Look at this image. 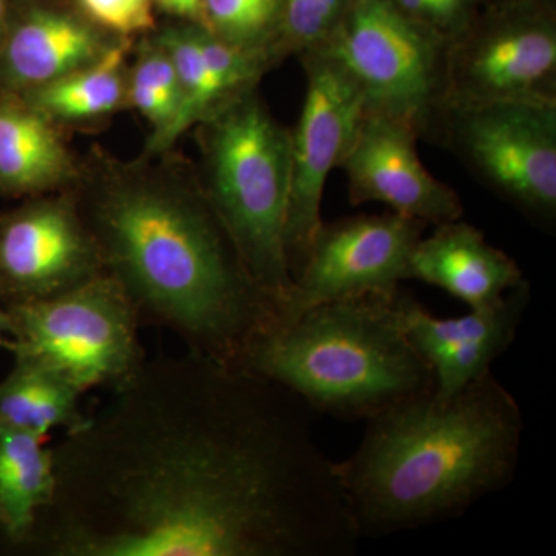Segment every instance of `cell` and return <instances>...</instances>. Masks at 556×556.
Wrapping results in <instances>:
<instances>
[{"mask_svg":"<svg viewBox=\"0 0 556 556\" xmlns=\"http://www.w3.org/2000/svg\"><path fill=\"white\" fill-rule=\"evenodd\" d=\"M515 100L556 101V0H490L450 42L444 105Z\"/></svg>","mask_w":556,"mask_h":556,"instance_id":"obj_9","label":"cell"},{"mask_svg":"<svg viewBox=\"0 0 556 556\" xmlns=\"http://www.w3.org/2000/svg\"><path fill=\"white\" fill-rule=\"evenodd\" d=\"M427 226L391 211L321 222L276 328L324 303L399 291L409 280V258Z\"/></svg>","mask_w":556,"mask_h":556,"instance_id":"obj_10","label":"cell"},{"mask_svg":"<svg viewBox=\"0 0 556 556\" xmlns=\"http://www.w3.org/2000/svg\"><path fill=\"white\" fill-rule=\"evenodd\" d=\"M127 73V108L149 124L142 156H159L181 110V86L169 51L152 33L141 36Z\"/></svg>","mask_w":556,"mask_h":556,"instance_id":"obj_22","label":"cell"},{"mask_svg":"<svg viewBox=\"0 0 556 556\" xmlns=\"http://www.w3.org/2000/svg\"><path fill=\"white\" fill-rule=\"evenodd\" d=\"M409 278L441 288L468 308L489 305L526 280L510 255L463 218L434 226L417 241Z\"/></svg>","mask_w":556,"mask_h":556,"instance_id":"obj_17","label":"cell"},{"mask_svg":"<svg viewBox=\"0 0 556 556\" xmlns=\"http://www.w3.org/2000/svg\"><path fill=\"white\" fill-rule=\"evenodd\" d=\"M450 42L437 28L402 14L391 0H351L320 51L356 80L365 112L404 121L420 138H430L444 105Z\"/></svg>","mask_w":556,"mask_h":556,"instance_id":"obj_7","label":"cell"},{"mask_svg":"<svg viewBox=\"0 0 556 556\" xmlns=\"http://www.w3.org/2000/svg\"><path fill=\"white\" fill-rule=\"evenodd\" d=\"M116 390L54 450L50 554L356 555L334 460L288 388L190 351Z\"/></svg>","mask_w":556,"mask_h":556,"instance_id":"obj_1","label":"cell"},{"mask_svg":"<svg viewBox=\"0 0 556 556\" xmlns=\"http://www.w3.org/2000/svg\"><path fill=\"white\" fill-rule=\"evenodd\" d=\"M489 2H490V0H489Z\"/></svg>","mask_w":556,"mask_h":556,"instance_id":"obj_30","label":"cell"},{"mask_svg":"<svg viewBox=\"0 0 556 556\" xmlns=\"http://www.w3.org/2000/svg\"><path fill=\"white\" fill-rule=\"evenodd\" d=\"M438 10V27L450 40L455 39L475 20L489 0H434Z\"/></svg>","mask_w":556,"mask_h":556,"instance_id":"obj_26","label":"cell"},{"mask_svg":"<svg viewBox=\"0 0 556 556\" xmlns=\"http://www.w3.org/2000/svg\"><path fill=\"white\" fill-rule=\"evenodd\" d=\"M195 127L201 186L249 276L276 306L278 321L292 285L285 241L291 130L274 118L257 89L223 105Z\"/></svg>","mask_w":556,"mask_h":556,"instance_id":"obj_5","label":"cell"},{"mask_svg":"<svg viewBox=\"0 0 556 556\" xmlns=\"http://www.w3.org/2000/svg\"><path fill=\"white\" fill-rule=\"evenodd\" d=\"M10 327L9 309L3 308L2 303H0V339H2L3 336H9Z\"/></svg>","mask_w":556,"mask_h":556,"instance_id":"obj_28","label":"cell"},{"mask_svg":"<svg viewBox=\"0 0 556 556\" xmlns=\"http://www.w3.org/2000/svg\"><path fill=\"white\" fill-rule=\"evenodd\" d=\"M350 5L351 0H283L280 60L324 49L338 31Z\"/></svg>","mask_w":556,"mask_h":556,"instance_id":"obj_24","label":"cell"},{"mask_svg":"<svg viewBox=\"0 0 556 556\" xmlns=\"http://www.w3.org/2000/svg\"><path fill=\"white\" fill-rule=\"evenodd\" d=\"M536 228L556 226V101L444 105L430 135Z\"/></svg>","mask_w":556,"mask_h":556,"instance_id":"obj_8","label":"cell"},{"mask_svg":"<svg viewBox=\"0 0 556 556\" xmlns=\"http://www.w3.org/2000/svg\"><path fill=\"white\" fill-rule=\"evenodd\" d=\"M415 127L404 121L365 112L343 159L348 193L354 206L382 203L394 214L428 226L463 218L459 195L434 178L417 155Z\"/></svg>","mask_w":556,"mask_h":556,"instance_id":"obj_13","label":"cell"},{"mask_svg":"<svg viewBox=\"0 0 556 556\" xmlns=\"http://www.w3.org/2000/svg\"><path fill=\"white\" fill-rule=\"evenodd\" d=\"M54 450L43 438L0 426V527L14 541L33 535L56 492Z\"/></svg>","mask_w":556,"mask_h":556,"instance_id":"obj_20","label":"cell"},{"mask_svg":"<svg viewBox=\"0 0 556 556\" xmlns=\"http://www.w3.org/2000/svg\"><path fill=\"white\" fill-rule=\"evenodd\" d=\"M399 292L314 306L262 336L243 369L288 388L313 413L345 422H367L430 393L433 369L408 339Z\"/></svg>","mask_w":556,"mask_h":556,"instance_id":"obj_4","label":"cell"},{"mask_svg":"<svg viewBox=\"0 0 556 556\" xmlns=\"http://www.w3.org/2000/svg\"><path fill=\"white\" fill-rule=\"evenodd\" d=\"M118 39L72 0H11L0 38V93L47 86L100 60Z\"/></svg>","mask_w":556,"mask_h":556,"instance_id":"obj_15","label":"cell"},{"mask_svg":"<svg viewBox=\"0 0 556 556\" xmlns=\"http://www.w3.org/2000/svg\"><path fill=\"white\" fill-rule=\"evenodd\" d=\"M79 174L64 129L20 94L0 93V192L28 199L61 192Z\"/></svg>","mask_w":556,"mask_h":556,"instance_id":"obj_18","label":"cell"},{"mask_svg":"<svg viewBox=\"0 0 556 556\" xmlns=\"http://www.w3.org/2000/svg\"><path fill=\"white\" fill-rule=\"evenodd\" d=\"M104 269L138 311L179 332L190 350L243 368L277 325L199 177L141 156L97 155L73 186Z\"/></svg>","mask_w":556,"mask_h":556,"instance_id":"obj_2","label":"cell"},{"mask_svg":"<svg viewBox=\"0 0 556 556\" xmlns=\"http://www.w3.org/2000/svg\"><path fill=\"white\" fill-rule=\"evenodd\" d=\"M104 270L73 189L33 197L0 219V288L16 302L60 294Z\"/></svg>","mask_w":556,"mask_h":556,"instance_id":"obj_12","label":"cell"},{"mask_svg":"<svg viewBox=\"0 0 556 556\" xmlns=\"http://www.w3.org/2000/svg\"><path fill=\"white\" fill-rule=\"evenodd\" d=\"M169 51L181 86V110L164 139L160 155L169 152L181 135L199 126L223 105L257 89L274 67L268 60L237 49L206 27L174 21L152 31Z\"/></svg>","mask_w":556,"mask_h":556,"instance_id":"obj_16","label":"cell"},{"mask_svg":"<svg viewBox=\"0 0 556 556\" xmlns=\"http://www.w3.org/2000/svg\"><path fill=\"white\" fill-rule=\"evenodd\" d=\"M156 10L174 21L190 22L204 27L203 0H156Z\"/></svg>","mask_w":556,"mask_h":556,"instance_id":"obj_27","label":"cell"},{"mask_svg":"<svg viewBox=\"0 0 556 556\" xmlns=\"http://www.w3.org/2000/svg\"><path fill=\"white\" fill-rule=\"evenodd\" d=\"M336 473L358 540L464 517L517 477L525 417L493 371L450 397L434 391L367 420Z\"/></svg>","mask_w":556,"mask_h":556,"instance_id":"obj_3","label":"cell"},{"mask_svg":"<svg viewBox=\"0 0 556 556\" xmlns=\"http://www.w3.org/2000/svg\"><path fill=\"white\" fill-rule=\"evenodd\" d=\"M91 22L118 38H141L159 27L156 0H72Z\"/></svg>","mask_w":556,"mask_h":556,"instance_id":"obj_25","label":"cell"},{"mask_svg":"<svg viewBox=\"0 0 556 556\" xmlns=\"http://www.w3.org/2000/svg\"><path fill=\"white\" fill-rule=\"evenodd\" d=\"M134 40L121 38L100 60L20 97L61 129L98 126L127 108Z\"/></svg>","mask_w":556,"mask_h":556,"instance_id":"obj_19","label":"cell"},{"mask_svg":"<svg viewBox=\"0 0 556 556\" xmlns=\"http://www.w3.org/2000/svg\"><path fill=\"white\" fill-rule=\"evenodd\" d=\"M83 393L53 369L30 361H16V367L0 380V426L27 431L46 439L50 431H70L84 426Z\"/></svg>","mask_w":556,"mask_h":556,"instance_id":"obj_21","label":"cell"},{"mask_svg":"<svg viewBox=\"0 0 556 556\" xmlns=\"http://www.w3.org/2000/svg\"><path fill=\"white\" fill-rule=\"evenodd\" d=\"M16 361L53 369L80 393L130 378L141 365L134 300L108 270L50 298L9 309Z\"/></svg>","mask_w":556,"mask_h":556,"instance_id":"obj_6","label":"cell"},{"mask_svg":"<svg viewBox=\"0 0 556 556\" xmlns=\"http://www.w3.org/2000/svg\"><path fill=\"white\" fill-rule=\"evenodd\" d=\"M11 0H0V38H2L3 28H5L7 17H9Z\"/></svg>","mask_w":556,"mask_h":556,"instance_id":"obj_29","label":"cell"},{"mask_svg":"<svg viewBox=\"0 0 556 556\" xmlns=\"http://www.w3.org/2000/svg\"><path fill=\"white\" fill-rule=\"evenodd\" d=\"M204 27L237 49L280 64L283 0H203Z\"/></svg>","mask_w":556,"mask_h":556,"instance_id":"obj_23","label":"cell"},{"mask_svg":"<svg viewBox=\"0 0 556 556\" xmlns=\"http://www.w3.org/2000/svg\"><path fill=\"white\" fill-rule=\"evenodd\" d=\"M300 60L306 91L298 126L291 130V192L285 232L292 278L324 222L321 199L328 177L345 159L365 115L356 80L334 58L316 50Z\"/></svg>","mask_w":556,"mask_h":556,"instance_id":"obj_11","label":"cell"},{"mask_svg":"<svg viewBox=\"0 0 556 556\" xmlns=\"http://www.w3.org/2000/svg\"><path fill=\"white\" fill-rule=\"evenodd\" d=\"M530 298V283L525 280L495 302L468 308L466 316L441 318L401 289L397 305L402 324L433 369L437 396H453L492 371V365L517 340Z\"/></svg>","mask_w":556,"mask_h":556,"instance_id":"obj_14","label":"cell"}]
</instances>
